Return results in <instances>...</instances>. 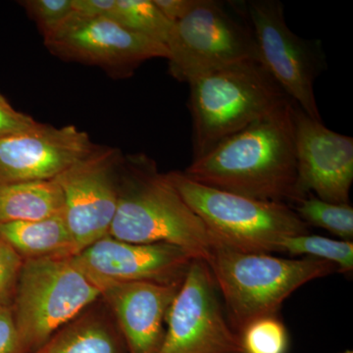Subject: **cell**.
I'll return each mask as SVG.
<instances>
[{"label": "cell", "instance_id": "6da1fadb", "mask_svg": "<svg viewBox=\"0 0 353 353\" xmlns=\"http://www.w3.org/2000/svg\"><path fill=\"white\" fill-rule=\"evenodd\" d=\"M294 105L276 110L230 137L183 171L202 185L257 201L294 203L296 159Z\"/></svg>", "mask_w": 353, "mask_h": 353}, {"label": "cell", "instance_id": "7a4b0ae2", "mask_svg": "<svg viewBox=\"0 0 353 353\" xmlns=\"http://www.w3.org/2000/svg\"><path fill=\"white\" fill-rule=\"evenodd\" d=\"M108 236L132 243H168L204 261L215 245L201 218L145 155L122 160L117 211Z\"/></svg>", "mask_w": 353, "mask_h": 353}, {"label": "cell", "instance_id": "3957f363", "mask_svg": "<svg viewBox=\"0 0 353 353\" xmlns=\"http://www.w3.org/2000/svg\"><path fill=\"white\" fill-rule=\"evenodd\" d=\"M189 85L194 159L290 99L259 60L214 70Z\"/></svg>", "mask_w": 353, "mask_h": 353}, {"label": "cell", "instance_id": "277c9868", "mask_svg": "<svg viewBox=\"0 0 353 353\" xmlns=\"http://www.w3.org/2000/svg\"><path fill=\"white\" fill-rule=\"evenodd\" d=\"M205 262L224 299L228 320L238 334L257 318L277 314L285 299L303 285L339 272L324 260L283 259L220 245H214Z\"/></svg>", "mask_w": 353, "mask_h": 353}, {"label": "cell", "instance_id": "5b68a950", "mask_svg": "<svg viewBox=\"0 0 353 353\" xmlns=\"http://www.w3.org/2000/svg\"><path fill=\"white\" fill-rule=\"evenodd\" d=\"M208 230L215 245L250 253H279L285 239L309 233L292 206L257 201L202 185L183 172L166 174Z\"/></svg>", "mask_w": 353, "mask_h": 353}, {"label": "cell", "instance_id": "8992f818", "mask_svg": "<svg viewBox=\"0 0 353 353\" xmlns=\"http://www.w3.org/2000/svg\"><path fill=\"white\" fill-rule=\"evenodd\" d=\"M101 299V285L73 256L24 260L11 304L21 352H36Z\"/></svg>", "mask_w": 353, "mask_h": 353}, {"label": "cell", "instance_id": "52a82bcc", "mask_svg": "<svg viewBox=\"0 0 353 353\" xmlns=\"http://www.w3.org/2000/svg\"><path fill=\"white\" fill-rule=\"evenodd\" d=\"M245 13L259 63L290 101L313 119L322 120L314 92L316 79L327 67L321 44L290 29L278 0L248 1Z\"/></svg>", "mask_w": 353, "mask_h": 353}, {"label": "cell", "instance_id": "ba28073f", "mask_svg": "<svg viewBox=\"0 0 353 353\" xmlns=\"http://www.w3.org/2000/svg\"><path fill=\"white\" fill-rule=\"evenodd\" d=\"M166 48L171 75L188 83L214 70L257 60L250 26L215 0H199L185 17L174 23Z\"/></svg>", "mask_w": 353, "mask_h": 353}, {"label": "cell", "instance_id": "9c48e42d", "mask_svg": "<svg viewBox=\"0 0 353 353\" xmlns=\"http://www.w3.org/2000/svg\"><path fill=\"white\" fill-rule=\"evenodd\" d=\"M208 263L194 259L169 308L158 353H243Z\"/></svg>", "mask_w": 353, "mask_h": 353}, {"label": "cell", "instance_id": "30bf717a", "mask_svg": "<svg viewBox=\"0 0 353 353\" xmlns=\"http://www.w3.org/2000/svg\"><path fill=\"white\" fill-rule=\"evenodd\" d=\"M121 163L117 150L97 145L55 178L77 253L109 234L119 199Z\"/></svg>", "mask_w": 353, "mask_h": 353}, {"label": "cell", "instance_id": "8fae6325", "mask_svg": "<svg viewBox=\"0 0 353 353\" xmlns=\"http://www.w3.org/2000/svg\"><path fill=\"white\" fill-rule=\"evenodd\" d=\"M43 39L57 57L101 67L114 75H130L143 62L167 59L169 55L165 44L134 34L109 18H83L74 13Z\"/></svg>", "mask_w": 353, "mask_h": 353}, {"label": "cell", "instance_id": "7c38bea8", "mask_svg": "<svg viewBox=\"0 0 353 353\" xmlns=\"http://www.w3.org/2000/svg\"><path fill=\"white\" fill-rule=\"evenodd\" d=\"M294 105L296 201L311 194L322 201L350 203L353 139L332 131Z\"/></svg>", "mask_w": 353, "mask_h": 353}, {"label": "cell", "instance_id": "4fadbf2b", "mask_svg": "<svg viewBox=\"0 0 353 353\" xmlns=\"http://www.w3.org/2000/svg\"><path fill=\"white\" fill-rule=\"evenodd\" d=\"M95 280L182 284L194 259L168 243H132L104 236L73 256Z\"/></svg>", "mask_w": 353, "mask_h": 353}, {"label": "cell", "instance_id": "5bb4252c", "mask_svg": "<svg viewBox=\"0 0 353 353\" xmlns=\"http://www.w3.org/2000/svg\"><path fill=\"white\" fill-rule=\"evenodd\" d=\"M95 145L75 126L43 124L25 134L0 139V185L53 180L90 154Z\"/></svg>", "mask_w": 353, "mask_h": 353}, {"label": "cell", "instance_id": "9a60e30c", "mask_svg": "<svg viewBox=\"0 0 353 353\" xmlns=\"http://www.w3.org/2000/svg\"><path fill=\"white\" fill-rule=\"evenodd\" d=\"M95 281L101 285V301L113 316L128 352L158 353L169 308L182 284Z\"/></svg>", "mask_w": 353, "mask_h": 353}, {"label": "cell", "instance_id": "2e32d148", "mask_svg": "<svg viewBox=\"0 0 353 353\" xmlns=\"http://www.w3.org/2000/svg\"><path fill=\"white\" fill-rule=\"evenodd\" d=\"M95 303L32 353H129L108 306Z\"/></svg>", "mask_w": 353, "mask_h": 353}, {"label": "cell", "instance_id": "e0dca14e", "mask_svg": "<svg viewBox=\"0 0 353 353\" xmlns=\"http://www.w3.org/2000/svg\"><path fill=\"white\" fill-rule=\"evenodd\" d=\"M0 240L24 260L70 257L77 248L63 214L38 221L0 224Z\"/></svg>", "mask_w": 353, "mask_h": 353}, {"label": "cell", "instance_id": "ac0fdd59", "mask_svg": "<svg viewBox=\"0 0 353 353\" xmlns=\"http://www.w3.org/2000/svg\"><path fill=\"white\" fill-rule=\"evenodd\" d=\"M63 211V192L55 179L0 185V224L46 219Z\"/></svg>", "mask_w": 353, "mask_h": 353}, {"label": "cell", "instance_id": "d6986e66", "mask_svg": "<svg viewBox=\"0 0 353 353\" xmlns=\"http://www.w3.org/2000/svg\"><path fill=\"white\" fill-rule=\"evenodd\" d=\"M108 18L134 34L165 46L174 25L157 8L153 0H115Z\"/></svg>", "mask_w": 353, "mask_h": 353}, {"label": "cell", "instance_id": "ffe728a7", "mask_svg": "<svg viewBox=\"0 0 353 353\" xmlns=\"http://www.w3.org/2000/svg\"><path fill=\"white\" fill-rule=\"evenodd\" d=\"M292 208L308 226L322 228L341 240L352 241L353 208L350 203L325 201L309 194L294 201Z\"/></svg>", "mask_w": 353, "mask_h": 353}, {"label": "cell", "instance_id": "44dd1931", "mask_svg": "<svg viewBox=\"0 0 353 353\" xmlns=\"http://www.w3.org/2000/svg\"><path fill=\"white\" fill-rule=\"evenodd\" d=\"M280 253L324 260L338 267L341 273L353 270V243L326 236L303 234L289 236L280 245Z\"/></svg>", "mask_w": 353, "mask_h": 353}, {"label": "cell", "instance_id": "7402d4cb", "mask_svg": "<svg viewBox=\"0 0 353 353\" xmlns=\"http://www.w3.org/2000/svg\"><path fill=\"white\" fill-rule=\"evenodd\" d=\"M243 353H287L289 334L277 316H265L239 332Z\"/></svg>", "mask_w": 353, "mask_h": 353}, {"label": "cell", "instance_id": "603a6c76", "mask_svg": "<svg viewBox=\"0 0 353 353\" xmlns=\"http://www.w3.org/2000/svg\"><path fill=\"white\" fill-rule=\"evenodd\" d=\"M22 3L43 38L57 31L73 14L72 0H27Z\"/></svg>", "mask_w": 353, "mask_h": 353}, {"label": "cell", "instance_id": "cb8c5ba5", "mask_svg": "<svg viewBox=\"0 0 353 353\" xmlns=\"http://www.w3.org/2000/svg\"><path fill=\"white\" fill-rule=\"evenodd\" d=\"M24 259L0 240V305H11Z\"/></svg>", "mask_w": 353, "mask_h": 353}, {"label": "cell", "instance_id": "d4e9b609", "mask_svg": "<svg viewBox=\"0 0 353 353\" xmlns=\"http://www.w3.org/2000/svg\"><path fill=\"white\" fill-rule=\"evenodd\" d=\"M41 124L31 116L16 110L0 92V139L31 132Z\"/></svg>", "mask_w": 353, "mask_h": 353}, {"label": "cell", "instance_id": "484cf974", "mask_svg": "<svg viewBox=\"0 0 353 353\" xmlns=\"http://www.w3.org/2000/svg\"><path fill=\"white\" fill-rule=\"evenodd\" d=\"M0 353H22L11 305H0Z\"/></svg>", "mask_w": 353, "mask_h": 353}, {"label": "cell", "instance_id": "4316f807", "mask_svg": "<svg viewBox=\"0 0 353 353\" xmlns=\"http://www.w3.org/2000/svg\"><path fill=\"white\" fill-rule=\"evenodd\" d=\"M115 0H72L73 13L83 18H108Z\"/></svg>", "mask_w": 353, "mask_h": 353}, {"label": "cell", "instance_id": "83f0119b", "mask_svg": "<svg viewBox=\"0 0 353 353\" xmlns=\"http://www.w3.org/2000/svg\"><path fill=\"white\" fill-rule=\"evenodd\" d=\"M199 0H153L157 8L172 23L178 22L197 6Z\"/></svg>", "mask_w": 353, "mask_h": 353}, {"label": "cell", "instance_id": "f1b7e54d", "mask_svg": "<svg viewBox=\"0 0 353 353\" xmlns=\"http://www.w3.org/2000/svg\"><path fill=\"white\" fill-rule=\"evenodd\" d=\"M343 353H352V352H343Z\"/></svg>", "mask_w": 353, "mask_h": 353}]
</instances>
